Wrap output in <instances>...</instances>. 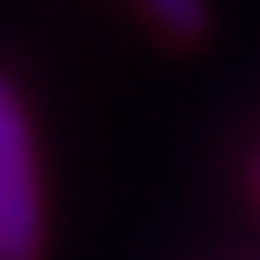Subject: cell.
<instances>
[{
	"instance_id": "obj_2",
	"label": "cell",
	"mask_w": 260,
	"mask_h": 260,
	"mask_svg": "<svg viewBox=\"0 0 260 260\" xmlns=\"http://www.w3.org/2000/svg\"><path fill=\"white\" fill-rule=\"evenodd\" d=\"M139 6L168 29V35H197V29H203V18H208L203 0H139Z\"/></svg>"
},
{
	"instance_id": "obj_3",
	"label": "cell",
	"mask_w": 260,
	"mask_h": 260,
	"mask_svg": "<svg viewBox=\"0 0 260 260\" xmlns=\"http://www.w3.org/2000/svg\"><path fill=\"white\" fill-rule=\"evenodd\" d=\"M254 185H260V168H254Z\"/></svg>"
},
{
	"instance_id": "obj_1",
	"label": "cell",
	"mask_w": 260,
	"mask_h": 260,
	"mask_svg": "<svg viewBox=\"0 0 260 260\" xmlns=\"http://www.w3.org/2000/svg\"><path fill=\"white\" fill-rule=\"evenodd\" d=\"M47 208H41V156L23 99L0 81V260H41Z\"/></svg>"
}]
</instances>
